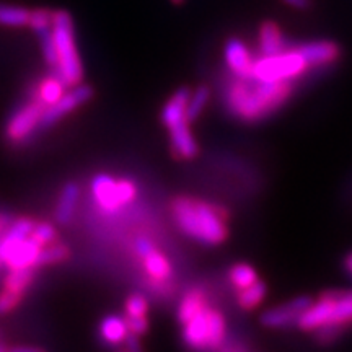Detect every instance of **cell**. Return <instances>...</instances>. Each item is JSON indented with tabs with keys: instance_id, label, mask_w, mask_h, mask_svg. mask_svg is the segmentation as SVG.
<instances>
[{
	"instance_id": "1",
	"label": "cell",
	"mask_w": 352,
	"mask_h": 352,
	"mask_svg": "<svg viewBox=\"0 0 352 352\" xmlns=\"http://www.w3.org/2000/svg\"><path fill=\"white\" fill-rule=\"evenodd\" d=\"M290 83L264 82L253 77L232 78L226 85V107L241 121H261L285 103Z\"/></svg>"
},
{
	"instance_id": "2",
	"label": "cell",
	"mask_w": 352,
	"mask_h": 352,
	"mask_svg": "<svg viewBox=\"0 0 352 352\" xmlns=\"http://www.w3.org/2000/svg\"><path fill=\"white\" fill-rule=\"evenodd\" d=\"M171 210L176 226L191 240L202 245H219L226 240V215L208 202L178 197Z\"/></svg>"
},
{
	"instance_id": "3",
	"label": "cell",
	"mask_w": 352,
	"mask_h": 352,
	"mask_svg": "<svg viewBox=\"0 0 352 352\" xmlns=\"http://www.w3.org/2000/svg\"><path fill=\"white\" fill-rule=\"evenodd\" d=\"M52 38L57 54V74L69 87L80 83L83 77L80 54L76 44V30L69 12L57 10L52 19Z\"/></svg>"
},
{
	"instance_id": "4",
	"label": "cell",
	"mask_w": 352,
	"mask_h": 352,
	"mask_svg": "<svg viewBox=\"0 0 352 352\" xmlns=\"http://www.w3.org/2000/svg\"><path fill=\"white\" fill-rule=\"evenodd\" d=\"M226 318L214 308L204 307L183 323V341L191 351L217 352L226 341Z\"/></svg>"
},
{
	"instance_id": "5",
	"label": "cell",
	"mask_w": 352,
	"mask_h": 352,
	"mask_svg": "<svg viewBox=\"0 0 352 352\" xmlns=\"http://www.w3.org/2000/svg\"><path fill=\"white\" fill-rule=\"evenodd\" d=\"M352 321V292H327L318 302H311L297 327L316 331L323 327H346Z\"/></svg>"
},
{
	"instance_id": "6",
	"label": "cell",
	"mask_w": 352,
	"mask_h": 352,
	"mask_svg": "<svg viewBox=\"0 0 352 352\" xmlns=\"http://www.w3.org/2000/svg\"><path fill=\"white\" fill-rule=\"evenodd\" d=\"M189 90L182 88L171 98L166 101L162 111V120L166 126L171 140V148L178 157L192 158L197 153V144L191 129H189V120L186 116V101Z\"/></svg>"
},
{
	"instance_id": "7",
	"label": "cell",
	"mask_w": 352,
	"mask_h": 352,
	"mask_svg": "<svg viewBox=\"0 0 352 352\" xmlns=\"http://www.w3.org/2000/svg\"><path fill=\"white\" fill-rule=\"evenodd\" d=\"M308 70V65L297 50H285L279 54L261 56L253 60L250 77L264 82L290 83L300 78Z\"/></svg>"
},
{
	"instance_id": "8",
	"label": "cell",
	"mask_w": 352,
	"mask_h": 352,
	"mask_svg": "<svg viewBox=\"0 0 352 352\" xmlns=\"http://www.w3.org/2000/svg\"><path fill=\"white\" fill-rule=\"evenodd\" d=\"M91 196L98 208L108 214L118 212L138 196V186L131 179H114L109 175H96L90 183Z\"/></svg>"
},
{
	"instance_id": "9",
	"label": "cell",
	"mask_w": 352,
	"mask_h": 352,
	"mask_svg": "<svg viewBox=\"0 0 352 352\" xmlns=\"http://www.w3.org/2000/svg\"><path fill=\"white\" fill-rule=\"evenodd\" d=\"M91 94H94V91H91V88L88 85H82V83L74 85L72 90L65 91L54 104H50V107L44 108L41 120H39V127H41V129H46V127L54 126L57 121L63 120L65 114L72 113L74 109L82 107L85 101L90 100Z\"/></svg>"
},
{
	"instance_id": "10",
	"label": "cell",
	"mask_w": 352,
	"mask_h": 352,
	"mask_svg": "<svg viewBox=\"0 0 352 352\" xmlns=\"http://www.w3.org/2000/svg\"><path fill=\"white\" fill-rule=\"evenodd\" d=\"M311 300L308 297H298L294 298L283 305L270 308L261 315V323L266 328H274V329H283L294 327L298 323L303 311L310 307Z\"/></svg>"
},
{
	"instance_id": "11",
	"label": "cell",
	"mask_w": 352,
	"mask_h": 352,
	"mask_svg": "<svg viewBox=\"0 0 352 352\" xmlns=\"http://www.w3.org/2000/svg\"><path fill=\"white\" fill-rule=\"evenodd\" d=\"M44 111V107L38 100L32 101V103L25 104L19 111L12 116L7 126V138L12 142H20L28 138L32 132L39 127V120Z\"/></svg>"
},
{
	"instance_id": "12",
	"label": "cell",
	"mask_w": 352,
	"mask_h": 352,
	"mask_svg": "<svg viewBox=\"0 0 352 352\" xmlns=\"http://www.w3.org/2000/svg\"><path fill=\"white\" fill-rule=\"evenodd\" d=\"M138 256L142 259V264L147 274L155 280H165L171 274V264L164 253H160L147 236H139L134 243Z\"/></svg>"
},
{
	"instance_id": "13",
	"label": "cell",
	"mask_w": 352,
	"mask_h": 352,
	"mask_svg": "<svg viewBox=\"0 0 352 352\" xmlns=\"http://www.w3.org/2000/svg\"><path fill=\"white\" fill-rule=\"evenodd\" d=\"M223 57H226V64L228 70L232 72L233 77L246 78L252 74L253 56L250 52L248 46L239 38L228 39L223 50Z\"/></svg>"
},
{
	"instance_id": "14",
	"label": "cell",
	"mask_w": 352,
	"mask_h": 352,
	"mask_svg": "<svg viewBox=\"0 0 352 352\" xmlns=\"http://www.w3.org/2000/svg\"><path fill=\"white\" fill-rule=\"evenodd\" d=\"M297 51L302 56V59L305 60L308 69L323 67V65L336 63L338 57L341 54L338 44L333 41H327V39L324 41L305 43L302 46H298Z\"/></svg>"
},
{
	"instance_id": "15",
	"label": "cell",
	"mask_w": 352,
	"mask_h": 352,
	"mask_svg": "<svg viewBox=\"0 0 352 352\" xmlns=\"http://www.w3.org/2000/svg\"><path fill=\"white\" fill-rule=\"evenodd\" d=\"M258 44L261 56L279 54V52L287 50V44H285L284 34L280 32V28L277 26V23L270 20L264 21V23L259 26Z\"/></svg>"
},
{
	"instance_id": "16",
	"label": "cell",
	"mask_w": 352,
	"mask_h": 352,
	"mask_svg": "<svg viewBox=\"0 0 352 352\" xmlns=\"http://www.w3.org/2000/svg\"><path fill=\"white\" fill-rule=\"evenodd\" d=\"M41 250V245L38 241L32 239V235L28 239L21 241L20 245H16L13 248V252L8 254L6 263L10 270H25V267H36V258Z\"/></svg>"
},
{
	"instance_id": "17",
	"label": "cell",
	"mask_w": 352,
	"mask_h": 352,
	"mask_svg": "<svg viewBox=\"0 0 352 352\" xmlns=\"http://www.w3.org/2000/svg\"><path fill=\"white\" fill-rule=\"evenodd\" d=\"M98 333L101 342L111 347L124 344L126 338L131 334L129 328H127L126 318L118 315H109L107 318L101 320Z\"/></svg>"
},
{
	"instance_id": "18",
	"label": "cell",
	"mask_w": 352,
	"mask_h": 352,
	"mask_svg": "<svg viewBox=\"0 0 352 352\" xmlns=\"http://www.w3.org/2000/svg\"><path fill=\"white\" fill-rule=\"evenodd\" d=\"M78 196H80V189L76 183H67L60 191L59 201H57V208H56V220L59 223H65L70 222V219L74 217L76 214V206L78 201Z\"/></svg>"
},
{
	"instance_id": "19",
	"label": "cell",
	"mask_w": 352,
	"mask_h": 352,
	"mask_svg": "<svg viewBox=\"0 0 352 352\" xmlns=\"http://www.w3.org/2000/svg\"><path fill=\"white\" fill-rule=\"evenodd\" d=\"M69 85L64 82V78L56 74V76L47 77L46 80L41 82V85L38 88V101L43 104L44 108L54 104L57 100L65 94V88Z\"/></svg>"
},
{
	"instance_id": "20",
	"label": "cell",
	"mask_w": 352,
	"mask_h": 352,
	"mask_svg": "<svg viewBox=\"0 0 352 352\" xmlns=\"http://www.w3.org/2000/svg\"><path fill=\"white\" fill-rule=\"evenodd\" d=\"M206 305V296L201 289H191L184 294L182 302L178 305V320L179 323H184L191 316H195L197 311H201Z\"/></svg>"
},
{
	"instance_id": "21",
	"label": "cell",
	"mask_w": 352,
	"mask_h": 352,
	"mask_svg": "<svg viewBox=\"0 0 352 352\" xmlns=\"http://www.w3.org/2000/svg\"><path fill=\"white\" fill-rule=\"evenodd\" d=\"M28 8L0 3V25L12 26V28H21V26H28Z\"/></svg>"
},
{
	"instance_id": "22",
	"label": "cell",
	"mask_w": 352,
	"mask_h": 352,
	"mask_svg": "<svg viewBox=\"0 0 352 352\" xmlns=\"http://www.w3.org/2000/svg\"><path fill=\"white\" fill-rule=\"evenodd\" d=\"M210 98V91L208 87H199L196 88L192 94L188 95L186 101V116L189 122L196 121L201 116V113L204 111V108L208 107Z\"/></svg>"
},
{
	"instance_id": "23",
	"label": "cell",
	"mask_w": 352,
	"mask_h": 352,
	"mask_svg": "<svg viewBox=\"0 0 352 352\" xmlns=\"http://www.w3.org/2000/svg\"><path fill=\"white\" fill-rule=\"evenodd\" d=\"M264 297H266V285L261 280H256V283L250 284L248 287L240 289L239 303L245 310H252V308H256L264 300Z\"/></svg>"
},
{
	"instance_id": "24",
	"label": "cell",
	"mask_w": 352,
	"mask_h": 352,
	"mask_svg": "<svg viewBox=\"0 0 352 352\" xmlns=\"http://www.w3.org/2000/svg\"><path fill=\"white\" fill-rule=\"evenodd\" d=\"M33 277H34L33 267H25V270H12L10 274H8L6 279V289L23 296L25 290L28 289L30 284H32Z\"/></svg>"
},
{
	"instance_id": "25",
	"label": "cell",
	"mask_w": 352,
	"mask_h": 352,
	"mask_svg": "<svg viewBox=\"0 0 352 352\" xmlns=\"http://www.w3.org/2000/svg\"><path fill=\"white\" fill-rule=\"evenodd\" d=\"M69 256V248L60 243H50L41 246L36 258V266H47V264H56L64 261Z\"/></svg>"
},
{
	"instance_id": "26",
	"label": "cell",
	"mask_w": 352,
	"mask_h": 352,
	"mask_svg": "<svg viewBox=\"0 0 352 352\" xmlns=\"http://www.w3.org/2000/svg\"><path fill=\"white\" fill-rule=\"evenodd\" d=\"M228 277H230V283L235 285L236 289H245L248 287L250 284L256 283L258 280L256 271H254L252 266L243 263L235 264L230 270V272H228Z\"/></svg>"
},
{
	"instance_id": "27",
	"label": "cell",
	"mask_w": 352,
	"mask_h": 352,
	"mask_svg": "<svg viewBox=\"0 0 352 352\" xmlns=\"http://www.w3.org/2000/svg\"><path fill=\"white\" fill-rule=\"evenodd\" d=\"M39 39V46H41V52L44 60L51 67H57V54H56V46H54V38H52V28L43 30V32L36 33Z\"/></svg>"
},
{
	"instance_id": "28",
	"label": "cell",
	"mask_w": 352,
	"mask_h": 352,
	"mask_svg": "<svg viewBox=\"0 0 352 352\" xmlns=\"http://www.w3.org/2000/svg\"><path fill=\"white\" fill-rule=\"evenodd\" d=\"M52 19H54V12L50 8H36V10H30L28 26L34 33L43 32V30L52 28Z\"/></svg>"
},
{
	"instance_id": "29",
	"label": "cell",
	"mask_w": 352,
	"mask_h": 352,
	"mask_svg": "<svg viewBox=\"0 0 352 352\" xmlns=\"http://www.w3.org/2000/svg\"><path fill=\"white\" fill-rule=\"evenodd\" d=\"M147 298L142 294H132L126 302V320L129 318H147Z\"/></svg>"
},
{
	"instance_id": "30",
	"label": "cell",
	"mask_w": 352,
	"mask_h": 352,
	"mask_svg": "<svg viewBox=\"0 0 352 352\" xmlns=\"http://www.w3.org/2000/svg\"><path fill=\"white\" fill-rule=\"evenodd\" d=\"M32 239L34 241H38L41 246L50 245L56 240V228H54V226H51V223H47V222L34 223V227L32 230Z\"/></svg>"
},
{
	"instance_id": "31",
	"label": "cell",
	"mask_w": 352,
	"mask_h": 352,
	"mask_svg": "<svg viewBox=\"0 0 352 352\" xmlns=\"http://www.w3.org/2000/svg\"><path fill=\"white\" fill-rule=\"evenodd\" d=\"M33 227H34L33 219H28V217L19 219L16 222H13V226L10 227V230L7 232L6 236L13 240H25L32 235Z\"/></svg>"
},
{
	"instance_id": "32",
	"label": "cell",
	"mask_w": 352,
	"mask_h": 352,
	"mask_svg": "<svg viewBox=\"0 0 352 352\" xmlns=\"http://www.w3.org/2000/svg\"><path fill=\"white\" fill-rule=\"evenodd\" d=\"M21 300V294L12 292V290H3L0 294V315H6L8 311H12L13 308L19 305Z\"/></svg>"
},
{
	"instance_id": "33",
	"label": "cell",
	"mask_w": 352,
	"mask_h": 352,
	"mask_svg": "<svg viewBox=\"0 0 352 352\" xmlns=\"http://www.w3.org/2000/svg\"><path fill=\"white\" fill-rule=\"evenodd\" d=\"M341 329V327H323L316 329V340H318L321 344H331V342L340 340Z\"/></svg>"
},
{
	"instance_id": "34",
	"label": "cell",
	"mask_w": 352,
	"mask_h": 352,
	"mask_svg": "<svg viewBox=\"0 0 352 352\" xmlns=\"http://www.w3.org/2000/svg\"><path fill=\"white\" fill-rule=\"evenodd\" d=\"M124 344L126 352H142V346H140L138 336H134V334H129V336L126 338Z\"/></svg>"
},
{
	"instance_id": "35",
	"label": "cell",
	"mask_w": 352,
	"mask_h": 352,
	"mask_svg": "<svg viewBox=\"0 0 352 352\" xmlns=\"http://www.w3.org/2000/svg\"><path fill=\"white\" fill-rule=\"evenodd\" d=\"M284 2L290 7L298 8V10H307L311 6V0H284Z\"/></svg>"
},
{
	"instance_id": "36",
	"label": "cell",
	"mask_w": 352,
	"mask_h": 352,
	"mask_svg": "<svg viewBox=\"0 0 352 352\" xmlns=\"http://www.w3.org/2000/svg\"><path fill=\"white\" fill-rule=\"evenodd\" d=\"M7 352H47V351L38 346H16V347H12V349H8Z\"/></svg>"
},
{
	"instance_id": "37",
	"label": "cell",
	"mask_w": 352,
	"mask_h": 352,
	"mask_svg": "<svg viewBox=\"0 0 352 352\" xmlns=\"http://www.w3.org/2000/svg\"><path fill=\"white\" fill-rule=\"evenodd\" d=\"M344 264H346V270H347V271H349V272H351V274H352V253L349 254V256H347V258H346V261H344Z\"/></svg>"
},
{
	"instance_id": "38",
	"label": "cell",
	"mask_w": 352,
	"mask_h": 352,
	"mask_svg": "<svg viewBox=\"0 0 352 352\" xmlns=\"http://www.w3.org/2000/svg\"><path fill=\"white\" fill-rule=\"evenodd\" d=\"M230 352H246V349H245V347L239 346V347H235V349H232Z\"/></svg>"
},
{
	"instance_id": "39",
	"label": "cell",
	"mask_w": 352,
	"mask_h": 352,
	"mask_svg": "<svg viewBox=\"0 0 352 352\" xmlns=\"http://www.w3.org/2000/svg\"><path fill=\"white\" fill-rule=\"evenodd\" d=\"M8 349H7V347L6 346H2V344H0V352H7Z\"/></svg>"
},
{
	"instance_id": "40",
	"label": "cell",
	"mask_w": 352,
	"mask_h": 352,
	"mask_svg": "<svg viewBox=\"0 0 352 352\" xmlns=\"http://www.w3.org/2000/svg\"><path fill=\"white\" fill-rule=\"evenodd\" d=\"M171 2H173V3H183L184 0H171Z\"/></svg>"
},
{
	"instance_id": "41",
	"label": "cell",
	"mask_w": 352,
	"mask_h": 352,
	"mask_svg": "<svg viewBox=\"0 0 352 352\" xmlns=\"http://www.w3.org/2000/svg\"><path fill=\"white\" fill-rule=\"evenodd\" d=\"M118 352H126V349H121V351H118Z\"/></svg>"
},
{
	"instance_id": "42",
	"label": "cell",
	"mask_w": 352,
	"mask_h": 352,
	"mask_svg": "<svg viewBox=\"0 0 352 352\" xmlns=\"http://www.w3.org/2000/svg\"><path fill=\"white\" fill-rule=\"evenodd\" d=\"M0 338H2V331H0Z\"/></svg>"
}]
</instances>
